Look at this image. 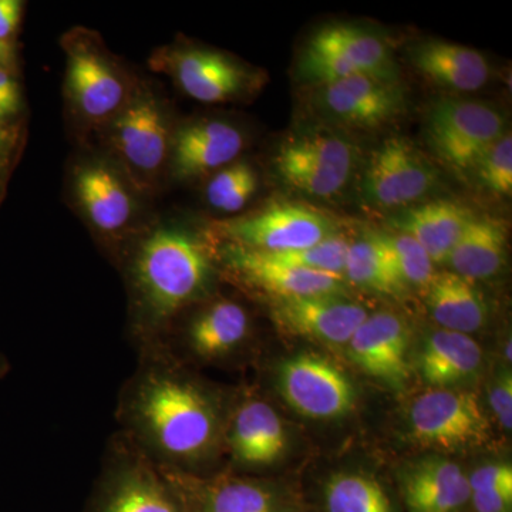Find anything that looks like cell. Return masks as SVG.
<instances>
[{
	"label": "cell",
	"mask_w": 512,
	"mask_h": 512,
	"mask_svg": "<svg viewBox=\"0 0 512 512\" xmlns=\"http://www.w3.org/2000/svg\"><path fill=\"white\" fill-rule=\"evenodd\" d=\"M76 194L94 227L107 235H117L133 215V201L113 171L104 165L80 168L76 175Z\"/></svg>",
	"instance_id": "obj_28"
},
{
	"label": "cell",
	"mask_w": 512,
	"mask_h": 512,
	"mask_svg": "<svg viewBox=\"0 0 512 512\" xmlns=\"http://www.w3.org/2000/svg\"><path fill=\"white\" fill-rule=\"evenodd\" d=\"M10 372V363L8 360V357L3 355L2 352H0V379H3V377H6L9 375Z\"/></svg>",
	"instance_id": "obj_42"
},
{
	"label": "cell",
	"mask_w": 512,
	"mask_h": 512,
	"mask_svg": "<svg viewBox=\"0 0 512 512\" xmlns=\"http://www.w3.org/2000/svg\"><path fill=\"white\" fill-rule=\"evenodd\" d=\"M474 180L495 197L510 198L512 194V137L505 133L480 158L473 173Z\"/></svg>",
	"instance_id": "obj_33"
},
{
	"label": "cell",
	"mask_w": 512,
	"mask_h": 512,
	"mask_svg": "<svg viewBox=\"0 0 512 512\" xmlns=\"http://www.w3.org/2000/svg\"><path fill=\"white\" fill-rule=\"evenodd\" d=\"M426 289L431 318L441 329L471 335L487 322V302L473 281L454 272H440Z\"/></svg>",
	"instance_id": "obj_26"
},
{
	"label": "cell",
	"mask_w": 512,
	"mask_h": 512,
	"mask_svg": "<svg viewBox=\"0 0 512 512\" xmlns=\"http://www.w3.org/2000/svg\"><path fill=\"white\" fill-rule=\"evenodd\" d=\"M256 190L258 175L252 165L235 161L212 175L205 187V198L215 210L232 214L244 210Z\"/></svg>",
	"instance_id": "obj_31"
},
{
	"label": "cell",
	"mask_w": 512,
	"mask_h": 512,
	"mask_svg": "<svg viewBox=\"0 0 512 512\" xmlns=\"http://www.w3.org/2000/svg\"><path fill=\"white\" fill-rule=\"evenodd\" d=\"M137 355L117 397L119 433L161 470L208 476L224 451L231 403L164 349Z\"/></svg>",
	"instance_id": "obj_1"
},
{
	"label": "cell",
	"mask_w": 512,
	"mask_h": 512,
	"mask_svg": "<svg viewBox=\"0 0 512 512\" xmlns=\"http://www.w3.org/2000/svg\"><path fill=\"white\" fill-rule=\"evenodd\" d=\"M357 165V148L345 134L328 128L299 131L286 138L274 158L279 180L306 197H338Z\"/></svg>",
	"instance_id": "obj_4"
},
{
	"label": "cell",
	"mask_w": 512,
	"mask_h": 512,
	"mask_svg": "<svg viewBox=\"0 0 512 512\" xmlns=\"http://www.w3.org/2000/svg\"><path fill=\"white\" fill-rule=\"evenodd\" d=\"M252 319L244 305L229 298L188 308L171 323L154 348L164 349L184 365L222 363L247 349Z\"/></svg>",
	"instance_id": "obj_5"
},
{
	"label": "cell",
	"mask_w": 512,
	"mask_h": 512,
	"mask_svg": "<svg viewBox=\"0 0 512 512\" xmlns=\"http://www.w3.org/2000/svg\"><path fill=\"white\" fill-rule=\"evenodd\" d=\"M490 406L495 417L504 429L512 427V376L510 372L501 373L490 390Z\"/></svg>",
	"instance_id": "obj_36"
},
{
	"label": "cell",
	"mask_w": 512,
	"mask_h": 512,
	"mask_svg": "<svg viewBox=\"0 0 512 512\" xmlns=\"http://www.w3.org/2000/svg\"><path fill=\"white\" fill-rule=\"evenodd\" d=\"M130 339L136 352L154 348L181 313L204 301L215 266L204 242L178 228H158L126 259Z\"/></svg>",
	"instance_id": "obj_2"
},
{
	"label": "cell",
	"mask_w": 512,
	"mask_h": 512,
	"mask_svg": "<svg viewBox=\"0 0 512 512\" xmlns=\"http://www.w3.org/2000/svg\"><path fill=\"white\" fill-rule=\"evenodd\" d=\"M467 480L470 493L512 490V466L507 463L481 466L467 474Z\"/></svg>",
	"instance_id": "obj_35"
},
{
	"label": "cell",
	"mask_w": 512,
	"mask_h": 512,
	"mask_svg": "<svg viewBox=\"0 0 512 512\" xmlns=\"http://www.w3.org/2000/svg\"><path fill=\"white\" fill-rule=\"evenodd\" d=\"M298 74L312 86L352 76L399 80L386 40L348 23H333L313 33L303 47Z\"/></svg>",
	"instance_id": "obj_7"
},
{
	"label": "cell",
	"mask_w": 512,
	"mask_h": 512,
	"mask_svg": "<svg viewBox=\"0 0 512 512\" xmlns=\"http://www.w3.org/2000/svg\"><path fill=\"white\" fill-rule=\"evenodd\" d=\"M315 89L316 111L340 127H382L406 109V96L399 80L352 76L318 84Z\"/></svg>",
	"instance_id": "obj_13"
},
{
	"label": "cell",
	"mask_w": 512,
	"mask_h": 512,
	"mask_svg": "<svg viewBox=\"0 0 512 512\" xmlns=\"http://www.w3.org/2000/svg\"><path fill=\"white\" fill-rule=\"evenodd\" d=\"M473 217V212L458 202L436 200L406 208L394 215L390 225L416 239L434 264H444Z\"/></svg>",
	"instance_id": "obj_23"
},
{
	"label": "cell",
	"mask_w": 512,
	"mask_h": 512,
	"mask_svg": "<svg viewBox=\"0 0 512 512\" xmlns=\"http://www.w3.org/2000/svg\"><path fill=\"white\" fill-rule=\"evenodd\" d=\"M271 318L278 329L326 345H348L369 315L346 295H319L271 301Z\"/></svg>",
	"instance_id": "obj_16"
},
{
	"label": "cell",
	"mask_w": 512,
	"mask_h": 512,
	"mask_svg": "<svg viewBox=\"0 0 512 512\" xmlns=\"http://www.w3.org/2000/svg\"><path fill=\"white\" fill-rule=\"evenodd\" d=\"M161 471L184 512H302L292 494L264 478L229 471L210 476Z\"/></svg>",
	"instance_id": "obj_10"
},
{
	"label": "cell",
	"mask_w": 512,
	"mask_h": 512,
	"mask_svg": "<svg viewBox=\"0 0 512 512\" xmlns=\"http://www.w3.org/2000/svg\"><path fill=\"white\" fill-rule=\"evenodd\" d=\"M10 57H12V49H10L8 42H0V66L8 64Z\"/></svg>",
	"instance_id": "obj_41"
},
{
	"label": "cell",
	"mask_w": 512,
	"mask_h": 512,
	"mask_svg": "<svg viewBox=\"0 0 512 512\" xmlns=\"http://www.w3.org/2000/svg\"><path fill=\"white\" fill-rule=\"evenodd\" d=\"M409 330L397 313H369L349 340V355L367 375L392 384L409 377Z\"/></svg>",
	"instance_id": "obj_17"
},
{
	"label": "cell",
	"mask_w": 512,
	"mask_h": 512,
	"mask_svg": "<svg viewBox=\"0 0 512 512\" xmlns=\"http://www.w3.org/2000/svg\"><path fill=\"white\" fill-rule=\"evenodd\" d=\"M82 512H184L163 471L116 431Z\"/></svg>",
	"instance_id": "obj_3"
},
{
	"label": "cell",
	"mask_w": 512,
	"mask_h": 512,
	"mask_svg": "<svg viewBox=\"0 0 512 512\" xmlns=\"http://www.w3.org/2000/svg\"><path fill=\"white\" fill-rule=\"evenodd\" d=\"M350 242L345 238L326 239L313 247L288 252H265L284 264L299 266L323 274L342 275ZM262 252V251H261Z\"/></svg>",
	"instance_id": "obj_34"
},
{
	"label": "cell",
	"mask_w": 512,
	"mask_h": 512,
	"mask_svg": "<svg viewBox=\"0 0 512 512\" xmlns=\"http://www.w3.org/2000/svg\"><path fill=\"white\" fill-rule=\"evenodd\" d=\"M288 434L281 416L271 403L244 396L229 406L225 424L224 450L232 468L241 471L265 470L285 456ZM229 470V471H234Z\"/></svg>",
	"instance_id": "obj_15"
},
{
	"label": "cell",
	"mask_w": 512,
	"mask_h": 512,
	"mask_svg": "<svg viewBox=\"0 0 512 512\" xmlns=\"http://www.w3.org/2000/svg\"><path fill=\"white\" fill-rule=\"evenodd\" d=\"M217 232L225 244L262 252H288L339 237V222L312 205L281 201L247 217L221 222Z\"/></svg>",
	"instance_id": "obj_8"
},
{
	"label": "cell",
	"mask_w": 512,
	"mask_h": 512,
	"mask_svg": "<svg viewBox=\"0 0 512 512\" xmlns=\"http://www.w3.org/2000/svg\"><path fill=\"white\" fill-rule=\"evenodd\" d=\"M222 265L242 285L275 299L345 295V276L309 271L276 261L255 249L225 244L220 251Z\"/></svg>",
	"instance_id": "obj_14"
},
{
	"label": "cell",
	"mask_w": 512,
	"mask_h": 512,
	"mask_svg": "<svg viewBox=\"0 0 512 512\" xmlns=\"http://www.w3.org/2000/svg\"><path fill=\"white\" fill-rule=\"evenodd\" d=\"M399 495L404 512H460L467 508L470 487L463 468L433 457L404 471Z\"/></svg>",
	"instance_id": "obj_18"
},
{
	"label": "cell",
	"mask_w": 512,
	"mask_h": 512,
	"mask_svg": "<svg viewBox=\"0 0 512 512\" xmlns=\"http://www.w3.org/2000/svg\"><path fill=\"white\" fill-rule=\"evenodd\" d=\"M0 96L15 101V103H20L19 86L3 66H0Z\"/></svg>",
	"instance_id": "obj_39"
},
{
	"label": "cell",
	"mask_w": 512,
	"mask_h": 512,
	"mask_svg": "<svg viewBox=\"0 0 512 512\" xmlns=\"http://www.w3.org/2000/svg\"><path fill=\"white\" fill-rule=\"evenodd\" d=\"M383 241L386 242L387 248L390 249L402 276L404 284L407 286H417V288H427L431 279L436 275L434 272V262L431 261L430 255L426 249L421 247L419 242L409 235L402 232H389L382 234Z\"/></svg>",
	"instance_id": "obj_32"
},
{
	"label": "cell",
	"mask_w": 512,
	"mask_h": 512,
	"mask_svg": "<svg viewBox=\"0 0 512 512\" xmlns=\"http://www.w3.org/2000/svg\"><path fill=\"white\" fill-rule=\"evenodd\" d=\"M409 427L421 446L440 450L481 446L491 431L476 394L454 389H430L417 397Z\"/></svg>",
	"instance_id": "obj_11"
},
{
	"label": "cell",
	"mask_w": 512,
	"mask_h": 512,
	"mask_svg": "<svg viewBox=\"0 0 512 512\" xmlns=\"http://www.w3.org/2000/svg\"><path fill=\"white\" fill-rule=\"evenodd\" d=\"M319 512H400L379 478L363 471H338L320 487Z\"/></svg>",
	"instance_id": "obj_30"
},
{
	"label": "cell",
	"mask_w": 512,
	"mask_h": 512,
	"mask_svg": "<svg viewBox=\"0 0 512 512\" xmlns=\"http://www.w3.org/2000/svg\"><path fill=\"white\" fill-rule=\"evenodd\" d=\"M483 363L480 345L464 333L437 329L421 346L420 376L433 389H450L473 377Z\"/></svg>",
	"instance_id": "obj_25"
},
{
	"label": "cell",
	"mask_w": 512,
	"mask_h": 512,
	"mask_svg": "<svg viewBox=\"0 0 512 512\" xmlns=\"http://www.w3.org/2000/svg\"><path fill=\"white\" fill-rule=\"evenodd\" d=\"M175 80L191 99L201 103H222L245 92L251 73L224 53L187 49L171 60Z\"/></svg>",
	"instance_id": "obj_21"
},
{
	"label": "cell",
	"mask_w": 512,
	"mask_h": 512,
	"mask_svg": "<svg viewBox=\"0 0 512 512\" xmlns=\"http://www.w3.org/2000/svg\"><path fill=\"white\" fill-rule=\"evenodd\" d=\"M22 18V2L0 0V42H8Z\"/></svg>",
	"instance_id": "obj_38"
},
{
	"label": "cell",
	"mask_w": 512,
	"mask_h": 512,
	"mask_svg": "<svg viewBox=\"0 0 512 512\" xmlns=\"http://www.w3.org/2000/svg\"><path fill=\"white\" fill-rule=\"evenodd\" d=\"M440 174L429 158L404 137L376 148L362 174V200L376 210H406L436 190Z\"/></svg>",
	"instance_id": "obj_9"
},
{
	"label": "cell",
	"mask_w": 512,
	"mask_h": 512,
	"mask_svg": "<svg viewBox=\"0 0 512 512\" xmlns=\"http://www.w3.org/2000/svg\"><path fill=\"white\" fill-rule=\"evenodd\" d=\"M276 387L295 412L313 420L345 416L355 406L352 382L338 366L313 353H302L278 366Z\"/></svg>",
	"instance_id": "obj_12"
},
{
	"label": "cell",
	"mask_w": 512,
	"mask_h": 512,
	"mask_svg": "<svg viewBox=\"0 0 512 512\" xmlns=\"http://www.w3.org/2000/svg\"><path fill=\"white\" fill-rule=\"evenodd\" d=\"M507 256V227L490 215H474L448 255L454 274L468 281L497 275Z\"/></svg>",
	"instance_id": "obj_27"
},
{
	"label": "cell",
	"mask_w": 512,
	"mask_h": 512,
	"mask_svg": "<svg viewBox=\"0 0 512 512\" xmlns=\"http://www.w3.org/2000/svg\"><path fill=\"white\" fill-rule=\"evenodd\" d=\"M13 137L9 128L3 126L0 120V168L5 167L8 163L10 154H12Z\"/></svg>",
	"instance_id": "obj_40"
},
{
	"label": "cell",
	"mask_w": 512,
	"mask_h": 512,
	"mask_svg": "<svg viewBox=\"0 0 512 512\" xmlns=\"http://www.w3.org/2000/svg\"><path fill=\"white\" fill-rule=\"evenodd\" d=\"M67 83L77 109L90 120L113 116L126 99L119 74L94 50L79 49L70 53Z\"/></svg>",
	"instance_id": "obj_24"
},
{
	"label": "cell",
	"mask_w": 512,
	"mask_h": 512,
	"mask_svg": "<svg viewBox=\"0 0 512 512\" xmlns=\"http://www.w3.org/2000/svg\"><path fill=\"white\" fill-rule=\"evenodd\" d=\"M343 276L353 285L380 295L400 296L409 289L380 232L350 242Z\"/></svg>",
	"instance_id": "obj_29"
},
{
	"label": "cell",
	"mask_w": 512,
	"mask_h": 512,
	"mask_svg": "<svg viewBox=\"0 0 512 512\" xmlns=\"http://www.w3.org/2000/svg\"><path fill=\"white\" fill-rule=\"evenodd\" d=\"M114 146L134 170L154 173L170 150V130L156 100L143 97L121 110L113 127Z\"/></svg>",
	"instance_id": "obj_20"
},
{
	"label": "cell",
	"mask_w": 512,
	"mask_h": 512,
	"mask_svg": "<svg viewBox=\"0 0 512 512\" xmlns=\"http://www.w3.org/2000/svg\"><path fill=\"white\" fill-rule=\"evenodd\" d=\"M507 133L503 111L477 100L441 99L427 111L424 136L434 156L460 177H470L488 148Z\"/></svg>",
	"instance_id": "obj_6"
},
{
	"label": "cell",
	"mask_w": 512,
	"mask_h": 512,
	"mask_svg": "<svg viewBox=\"0 0 512 512\" xmlns=\"http://www.w3.org/2000/svg\"><path fill=\"white\" fill-rule=\"evenodd\" d=\"M245 147L241 131L225 121L188 124L173 141V168L178 178L191 180L235 163Z\"/></svg>",
	"instance_id": "obj_19"
},
{
	"label": "cell",
	"mask_w": 512,
	"mask_h": 512,
	"mask_svg": "<svg viewBox=\"0 0 512 512\" xmlns=\"http://www.w3.org/2000/svg\"><path fill=\"white\" fill-rule=\"evenodd\" d=\"M468 505L471 512H512V490L470 493Z\"/></svg>",
	"instance_id": "obj_37"
},
{
	"label": "cell",
	"mask_w": 512,
	"mask_h": 512,
	"mask_svg": "<svg viewBox=\"0 0 512 512\" xmlns=\"http://www.w3.org/2000/svg\"><path fill=\"white\" fill-rule=\"evenodd\" d=\"M410 62L424 79L448 92H477L491 76L490 63L478 50L444 40H424L412 47Z\"/></svg>",
	"instance_id": "obj_22"
},
{
	"label": "cell",
	"mask_w": 512,
	"mask_h": 512,
	"mask_svg": "<svg viewBox=\"0 0 512 512\" xmlns=\"http://www.w3.org/2000/svg\"><path fill=\"white\" fill-rule=\"evenodd\" d=\"M460 512H467V511H466V510H464V511H460Z\"/></svg>",
	"instance_id": "obj_43"
}]
</instances>
